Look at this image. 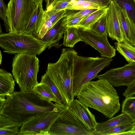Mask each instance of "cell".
Listing matches in <instances>:
<instances>
[{"mask_svg": "<svg viewBox=\"0 0 135 135\" xmlns=\"http://www.w3.org/2000/svg\"><path fill=\"white\" fill-rule=\"evenodd\" d=\"M116 6L124 10L135 23V0H112Z\"/></svg>", "mask_w": 135, "mask_h": 135, "instance_id": "cell-26", "label": "cell"}, {"mask_svg": "<svg viewBox=\"0 0 135 135\" xmlns=\"http://www.w3.org/2000/svg\"><path fill=\"white\" fill-rule=\"evenodd\" d=\"M44 11L42 3L38 4L36 9L23 33L35 37L38 36Z\"/></svg>", "mask_w": 135, "mask_h": 135, "instance_id": "cell-17", "label": "cell"}, {"mask_svg": "<svg viewBox=\"0 0 135 135\" xmlns=\"http://www.w3.org/2000/svg\"><path fill=\"white\" fill-rule=\"evenodd\" d=\"M62 19L49 30L42 37L37 38L45 45L46 48L50 49L52 47L59 48L62 45L59 44V42L63 38L66 27L62 25Z\"/></svg>", "mask_w": 135, "mask_h": 135, "instance_id": "cell-16", "label": "cell"}, {"mask_svg": "<svg viewBox=\"0 0 135 135\" xmlns=\"http://www.w3.org/2000/svg\"><path fill=\"white\" fill-rule=\"evenodd\" d=\"M117 7L112 1L108 7L107 12L108 33L112 40L120 42L124 40L121 31Z\"/></svg>", "mask_w": 135, "mask_h": 135, "instance_id": "cell-13", "label": "cell"}, {"mask_svg": "<svg viewBox=\"0 0 135 135\" xmlns=\"http://www.w3.org/2000/svg\"><path fill=\"white\" fill-rule=\"evenodd\" d=\"M33 91L43 97L60 105V103L56 96L50 88L45 84L41 82L38 83L34 87Z\"/></svg>", "mask_w": 135, "mask_h": 135, "instance_id": "cell-25", "label": "cell"}, {"mask_svg": "<svg viewBox=\"0 0 135 135\" xmlns=\"http://www.w3.org/2000/svg\"><path fill=\"white\" fill-rule=\"evenodd\" d=\"M112 58L86 57L78 55L74 62L73 89L74 97L85 84L95 79L98 73L109 66Z\"/></svg>", "mask_w": 135, "mask_h": 135, "instance_id": "cell-5", "label": "cell"}, {"mask_svg": "<svg viewBox=\"0 0 135 135\" xmlns=\"http://www.w3.org/2000/svg\"><path fill=\"white\" fill-rule=\"evenodd\" d=\"M78 31L82 41L97 50L101 57L112 58L115 56L116 49L109 43L108 34L100 35L90 30L80 28Z\"/></svg>", "mask_w": 135, "mask_h": 135, "instance_id": "cell-11", "label": "cell"}, {"mask_svg": "<svg viewBox=\"0 0 135 135\" xmlns=\"http://www.w3.org/2000/svg\"><path fill=\"white\" fill-rule=\"evenodd\" d=\"M49 132L52 135H93V132L67 108L64 109L53 123Z\"/></svg>", "mask_w": 135, "mask_h": 135, "instance_id": "cell-8", "label": "cell"}, {"mask_svg": "<svg viewBox=\"0 0 135 135\" xmlns=\"http://www.w3.org/2000/svg\"><path fill=\"white\" fill-rule=\"evenodd\" d=\"M117 7L120 30L124 41L135 46V23L124 10Z\"/></svg>", "mask_w": 135, "mask_h": 135, "instance_id": "cell-14", "label": "cell"}, {"mask_svg": "<svg viewBox=\"0 0 135 135\" xmlns=\"http://www.w3.org/2000/svg\"><path fill=\"white\" fill-rule=\"evenodd\" d=\"M37 6L35 0H9L6 12L9 33H23Z\"/></svg>", "mask_w": 135, "mask_h": 135, "instance_id": "cell-7", "label": "cell"}, {"mask_svg": "<svg viewBox=\"0 0 135 135\" xmlns=\"http://www.w3.org/2000/svg\"><path fill=\"white\" fill-rule=\"evenodd\" d=\"M63 45L66 47H73L78 42L82 41L78 28L75 27H66L64 33Z\"/></svg>", "mask_w": 135, "mask_h": 135, "instance_id": "cell-24", "label": "cell"}, {"mask_svg": "<svg viewBox=\"0 0 135 135\" xmlns=\"http://www.w3.org/2000/svg\"><path fill=\"white\" fill-rule=\"evenodd\" d=\"M36 3L38 4L40 3H42L43 0H35Z\"/></svg>", "mask_w": 135, "mask_h": 135, "instance_id": "cell-41", "label": "cell"}, {"mask_svg": "<svg viewBox=\"0 0 135 135\" xmlns=\"http://www.w3.org/2000/svg\"><path fill=\"white\" fill-rule=\"evenodd\" d=\"M0 46L3 52L9 54L26 53L36 55H40L46 48L35 37L23 33L0 34Z\"/></svg>", "mask_w": 135, "mask_h": 135, "instance_id": "cell-6", "label": "cell"}, {"mask_svg": "<svg viewBox=\"0 0 135 135\" xmlns=\"http://www.w3.org/2000/svg\"><path fill=\"white\" fill-rule=\"evenodd\" d=\"M105 80L113 86L128 87L135 82V63H128L122 67L112 69L95 78Z\"/></svg>", "mask_w": 135, "mask_h": 135, "instance_id": "cell-10", "label": "cell"}, {"mask_svg": "<svg viewBox=\"0 0 135 135\" xmlns=\"http://www.w3.org/2000/svg\"><path fill=\"white\" fill-rule=\"evenodd\" d=\"M71 0H57L53 5L52 9L64 10Z\"/></svg>", "mask_w": 135, "mask_h": 135, "instance_id": "cell-34", "label": "cell"}, {"mask_svg": "<svg viewBox=\"0 0 135 135\" xmlns=\"http://www.w3.org/2000/svg\"><path fill=\"white\" fill-rule=\"evenodd\" d=\"M135 94V82L129 86L123 93V95L125 97L133 96Z\"/></svg>", "mask_w": 135, "mask_h": 135, "instance_id": "cell-36", "label": "cell"}, {"mask_svg": "<svg viewBox=\"0 0 135 135\" xmlns=\"http://www.w3.org/2000/svg\"><path fill=\"white\" fill-rule=\"evenodd\" d=\"M41 82L47 85L52 90L59 102L60 105L65 109L69 107L66 101L61 93L54 81L46 71L45 73L41 78Z\"/></svg>", "mask_w": 135, "mask_h": 135, "instance_id": "cell-23", "label": "cell"}, {"mask_svg": "<svg viewBox=\"0 0 135 135\" xmlns=\"http://www.w3.org/2000/svg\"><path fill=\"white\" fill-rule=\"evenodd\" d=\"M0 34H2L3 33L2 32V29L1 28V25H0Z\"/></svg>", "mask_w": 135, "mask_h": 135, "instance_id": "cell-43", "label": "cell"}, {"mask_svg": "<svg viewBox=\"0 0 135 135\" xmlns=\"http://www.w3.org/2000/svg\"><path fill=\"white\" fill-rule=\"evenodd\" d=\"M100 9L99 6L96 4L90 2L85 1L81 4L74 5H68L65 8L67 10H82L87 9Z\"/></svg>", "mask_w": 135, "mask_h": 135, "instance_id": "cell-31", "label": "cell"}, {"mask_svg": "<svg viewBox=\"0 0 135 135\" xmlns=\"http://www.w3.org/2000/svg\"><path fill=\"white\" fill-rule=\"evenodd\" d=\"M2 59V54L1 51H0V65L1 64Z\"/></svg>", "mask_w": 135, "mask_h": 135, "instance_id": "cell-42", "label": "cell"}, {"mask_svg": "<svg viewBox=\"0 0 135 135\" xmlns=\"http://www.w3.org/2000/svg\"><path fill=\"white\" fill-rule=\"evenodd\" d=\"M107 13L95 23L89 30L100 35L108 34Z\"/></svg>", "mask_w": 135, "mask_h": 135, "instance_id": "cell-29", "label": "cell"}, {"mask_svg": "<svg viewBox=\"0 0 135 135\" xmlns=\"http://www.w3.org/2000/svg\"><path fill=\"white\" fill-rule=\"evenodd\" d=\"M6 101V99H5V97L0 96V111L3 108Z\"/></svg>", "mask_w": 135, "mask_h": 135, "instance_id": "cell-38", "label": "cell"}, {"mask_svg": "<svg viewBox=\"0 0 135 135\" xmlns=\"http://www.w3.org/2000/svg\"><path fill=\"white\" fill-rule=\"evenodd\" d=\"M118 135H135V130H129L118 134Z\"/></svg>", "mask_w": 135, "mask_h": 135, "instance_id": "cell-39", "label": "cell"}, {"mask_svg": "<svg viewBox=\"0 0 135 135\" xmlns=\"http://www.w3.org/2000/svg\"><path fill=\"white\" fill-rule=\"evenodd\" d=\"M57 0H49L47 3H46V10L49 11L52 9L54 4Z\"/></svg>", "mask_w": 135, "mask_h": 135, "instance_id": "cell-37", "label": "cell"}, {"mask_svg": "<svg viewBox=\"0 0 135 135\" xmlns=\"http://www.w3.org/2000/svg\"><path fill=\"white\" fill-rule=\"evenodd\" d=\"M114 44L116 50L128 63H135V46L125 41L115 42Z\"/></svg>", "mask_w": 135, "mask_h": 135, "instance_id": "cell-21", "label": "cell"}, {"mask_svg": "<svg viewBox=\"0 0 135 135\" xmlns=\"http://www.w3.org/2000/svg\"><path fill=\"white\" fill-rule=\"evenodd\" d=\"M74 50L62 49L55 63H48L46 71L52 78L69 106L74 99L73 89L74 64L78 55Z\"/></svg>", "mask_w": 135, "mask_h": 135, "instance_id": "cell-3", "label": "cell"}, {"mask_svg": "<svg viewBox=\"0 0 135 135\" xmlns=\"http://www.w3.org/2000/svg\"><path fill=\"white\" fill-rule=\"evenodd\" d=\"M62 112H47L30 119L22 124L19 135H50V128Z\"/></svg>", "mask_w": 135, "mask_h": 135, "instance_id": "cell-9", "label": "cell"}, {"mask_svg": "<svg viewBox=\"0 0 135 135\" xmlns=\"http://www.w3.org/2000/svg\"><path fill=\"white\" fill-rule=\"evenodd\" d=\"M48 1L49 0H45V2H46V3H47Z\"/></svg>", "mask_w": 135, "mask_h": 135, "instance_id": "cell-44", "label": "cell"}, {"mask_svg": "<svg viewBox=\"0 0 135 135\" xmlns=\"http://www.w3.org/2000/svg\"><path fill=\"white\" fill-rule=\"evenodd\" d=\"M39 62L35 55L26 53L15 54L12 63V72L20 91H32L38 83L37 76Z\"/></svg>", "mask_w": 135, "mask_h": 135, "instance_id": "cell-4", "label": "cell"}, {"mask_svg": "<svg viewBox=\"0 0 135 135\" xmlns=\"http://www.w3.org/2000/svg\"><path fill=\"white\" fill-rule=\"evenodd\" d=\"M67 108L93 132L95 130L98 123L94 115L90 112L88 106L77 99H74Z\"/></svg>", "mask_w": 135, "mask_h": 135, "instance_id": "cell-12", "label": "cell"}, {"mask_svg": "<svg viewBox=\"0 0 135 135\" xmlns=\"http://www.w3.org/2000/svg\"><path fill=\"white\" fill-rule=\"evenodd\" d=\"M22 124L0 114V135H19Z\"/></svg>", "mask_w": 135, "mask_h": 135, "instance_id": "cell-20", "label": "cell"}, {"mask_svg": "<svg viewBox=\"0 0 135 135\" xmlns=\"http://www.w3.org/2000/svg\"><path fill=\"white\" fill-rule=\"evenodd\" d=\"M64 109L59 104L53 103L33 91H20L7 96L0 114L22 124L41 114L53 111L62 112Z\"/></svg>", "mask_w": 135, "mask_h": 135, "instance_id": "cell-1", "label": "cell"}, {"mask_svg": "<svg viewBox=\"0 0 135 135\" xmlns=\"http://www.w3.org/2000/svg\"><path fill=\"white\" fill-rule=\"evenodd\" d=\"M98 9H92L84 10H66V18L76 17L86 18L89 15L98 10Z\"/></svg>", "mask_w": 135, "mask_h": 135, "instance_id": "cell-30", "label": "cell"}, {"mask_svg": "<svg viewBox=\"0 0 135 135\" xmlns=\"http://www.w3.org/2000/svg\"><path fill=\"white\" fill-rule=\"evenodd\" d=\"M15 81L11 74L0 69V96L5 97L15 91Z\"/></svg>", "mask_w": 135, "mask_h": 135, "instance_id": "cell-19", "label": "cell"}, {"mask_svg": "<svg viewBox=\"0 0 135 135\" xmlns=\"http://www.w3.org/2000/svg\"><path fill=\"white\" fill-rule=\"evenodd\" d=\"M133 126L132 128L130 130H135V121L133 122Z\"/></svg>", "mask_w": 135, "mask_h": 135, "instance_id": "cell-40", "label": "cell"}, {"mask_svg": "<svg viewBox=\"0 0 135 135\" xmlns=\"http://www.w3.org/2000/svg\"><path fill=\"white\" fill-rule=\"evenodd\" d=\"M91 2L98 5L100 9L108 7L112 0H84Z\"/></svg>", "mask_w": 135, "mask_h": 135, "instance_id": "cell-35", "label": "cell"}, {"mask_svg": "<svg viewBox=\"0 0 135 135\" xmlns=\"http://www.w3.org/2000/svg\"><path fill=\"white\" fill-rule=\"evenodd\" d=\"M76 98L108 118H112L120 109L119 97L116 90L105 80L99 79L85 84L78 93Z\"/></svg>", "mask_w": 135, "mask_h": 135, "instance_id": "cell-2", "label": "cell"}, {"mask_svg": "<svg viewBox=\"0 0 135 135\" xmlns=\"http://www.w3.org/2000/svg\"><path fill=\"white\" fill-rule=\"evenodd\" d=\"M122 112L127 114L133 122L135 121V96L126 98L122 103Z\"/></svg>", "mask_w": 135, "mask_h": 135, "instance_id": "cell-27", "label": "cell"}, {"mask_svg": "<svg viewBox=\"0 0 135 135\" xmlns=\"http://www.w3.org/2000/svg\"><path fill=\"white\" fill-rule=\"evenodd\" d=\"M85 18L76 17L66 18L64 17L62 20V24L63 26L66 27H75L82 20Z\"/></svg>", "mask_w": 135, "mask_h": 135, "instance_id": "cell-32", "label": "cell"}, {"mask_svg": "<svg viewBox=\"0 0 135 135\" xmlns=\"http://www.w3.org/2000/svg\"><path fill=\"white\" fill-rule=\"evenodd\" d=\"M133 126L132 123L117 126L113 128L101 131H95L93 135H117L122 132L131 129Z\"/></svg>", "mask_w": 135, "mask_h": 135, "instance_id": "cell-28", "label": "cell"}, {"mask_svg": "<svg viewBox=\"0 0 135 135\" xmlns=\"http://www.w3.org/2000/svg\"><path fill=\"white\" fill-rule=\"evenodd\" d=\"M7 7L3 0H0V16L3 20L6 31L9 32V28L7 20L6 12Z\"/></svg>", "mask_w": 135, "mask_h": 135, "instance_id": "cell-33", "label": "cell"}, {"mask_svg": "<svg viewBox=\"0 0 135 135\" xmlns=\"http://www.w3.org/2000/svg\"><path fill=\"white\" fill-rule=\"evenodd\" d=\"M66 10L52 9L44 11L37 38H41L56 23L66 16Z\"/></svg>", "mask_w": 135, "mask_h": 135, "instance_id": "cell-15", "label": "cell"}, {"mask_svg": "<svg viewBox=\"0 0 135 135\" xmlns=\"http://www.w3.org/2000/svg\"><path fill=\"white\" fill-rule=\"evenodd\" d=\"M133 122L132 119L127 114H120L104 122L98 123L94 131H99L108 129L116 126Z\"/></svg>", "mask_w": 135, "mask_h": 135, "instance_id": "cell-18", "label": "cell"}, {"mask_svg": "<svg viewBox=\"0 0 135 135\" xmlns=\"http://www.w3.org/2000/svg\"><path fill=\"white\" fill-rule=\"evenodd\" d=\"M108 7L99 9L81 21L76 28L84 30H89L92 26L107 12Z\"/></svg>", "mask_w": 135, "mask_h": 135, "instance_id": "cell-22", "label": "cell"}]
</instances>
